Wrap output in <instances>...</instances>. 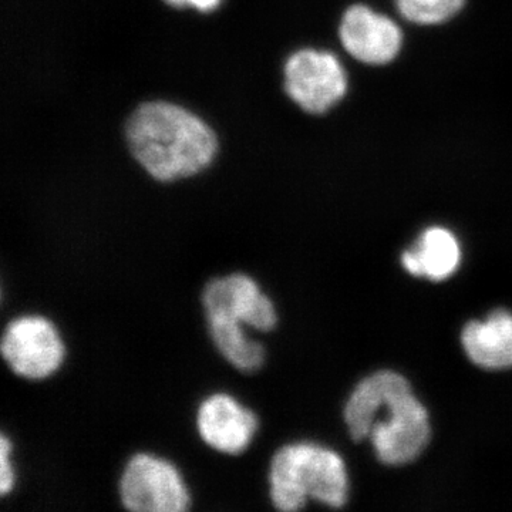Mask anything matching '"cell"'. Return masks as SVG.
I'll return each instance as SVG.
<instances>
[{
  "mask_svg": "<svg viewBox=\"0 0 512 512\" xmlns=\"http://www.w3.org/2000/svg\"><path fill=\"white\" fill-rule=\"evenodd\" d=\"M205 315L238 320L256 332H271L278 325L274 301L252 276L234 272L212 278L201 295Z\"/></svg>",
  "mask_w": 512,
  "mask_h": 512,
  "instance_id": "ba28073f",
  "label": "cell"
},
{
  "mask_svg": "<svg viewBox=\"0 0 512 512\" xmlns=\"http://www.w3.org/2000/svg\"><path fill=\"white\" fill-rule=\"evenodd\" d=\"M161 2L171 9H194L201 15H210L221 8L224 0H161Z\"/></svg>",
  "mask_w": 512,
  "mask_h": 512,
  "instance_id": "9a60e30c",
  "label": "cell"
},
{
  "mask_svg": "<svg viewBox=\"0 0 512 512\" xmlns=\"http://www.w3.org/2000/svg\"><path fill=\"white\" fill-rule=\"evenodd\" d=\"M345 421L350 437L372 440L376 456L389 466L416 460L430 441V420L409 382L382 370L362 380L349 397Z\"/></svg>",
  "mask_w": 512,
  "mask_h": 512,
  "instance_id": "7a4b0ae2",
  "label": "cell"
},
{
  "mask_svg": "<svg viewBox=\"0 0 512 512\" xmlns=\"http://www.w3.org/2000/svg\"><path fill=\"white\" fill-rule=\"evenodd\" d=\"M471 362L485 369L512 367V313L495 311L484 322L468 323L461 335Z\"/></svg>",
  "mask_w": 512,
  "mask_h": 512,
  "instance_id": "30bf717a",
  "label": "cell"
},
{
  "mask_svg": "<svg viewBox=\"0 0 512 512\" xmlns=\"http://www.w3.org/2000/svg\"><path fill=\"white\" fill-rule=\"evenodd\" d=\"M16 484V470L13 464V443L6 436L0 434V495L6 497L12 493Z\"/></svg>",
  "mask_w": 512,
  "mask_h": 512,
  "instance_id": "5bb4252c",
  "label": "cell"
},
{
  "mask_svg": "<svg viewBox=\"0 0 512 512\" xmlns=\"http://www.w3.org/2000/svg\"><path fill=\"white\" fill-rule=\"evenodd\" d=\"M393 13L413 29H439L463 16L470 0H390Z\"/></svg>",
  "mask_w": 512,
  "mask_h": 512,
  "instance_id": "4fadbf2b",
  "label": "cell"
},
{
  "mask_svg": "<svg viewBox=\"0 0 512 512\" xmlns=\"http://www.w3.org/2000/svg\"><path fill=\"white\" fill-rule=\"evenodd\" d=\"M208 335L218 353L242 373L262 369L266 359L265 346L248 335V328L238 320L225 316L205 315Z\"/></svg>",
  "mask_w": 512,
  "mask_h": 512,
  "instance_id": "7c38bea8",
  "label": "cell"
},
{
  "mask_svg": "<svg viewBox=\"0 0 512 512\" xmlns=\"http://www.w3.org/2000/svg\"><path fill=\"white\" fill-rule=\"evenodd\" d=\"M198 436L212 450L225 456H239L258 431L256 414L228 393L205 397L195 414Z\"/></svg>",
  "mask_w": 512,
  "mask_h": 512,
  "instance_id": "9c48e42d",
  "label": "cell"
},
{
  "mask_svg": "<svg viewBox=\"0 0 512 512\" xmlns=\"http://www.w3.org/2000/svg\"><path fill=\"white\" fill-rule=\"evenodd\" d=\"M128 153L158 183H175L210 168L217 133L194 111L168 100L138 104L124 123Z\"/></svg>",
  "mask_w": 512,
  "mask_h": 512,
  "instance_id": "6da1fadb",
  "label": "cell"
},
{
  "mask_svg": "<svg viewBox=\"0 0 512 512\" xmlns=\"http://www.w3.org/2000/svg\"><path fill=\"white\" fill-rule=\"evenodd\" d=\"M352 74L339 53L328 47L303 46L286 56L282 67L285 96L308 116L338 110L352 93Z\"/></svg>",
  "mask_w": 512,
  "mask_h": 512,
  "instance_id": "277c9868",
  "label": "cell"
},
{
  "mask_svg": "<svg viewBox=\"0 0 512 512\" xmlns=\"http://www.w3.org/2000/svg\"><path fill=\"white\" fill-rule=\"evenodd\" d=\"M460 258V245L453 232L430 227L421 234L416 248L404 252L402 264L409 274L440 282L457 271Z\"/></svg>",
  "mask_w": 512,
  "mask_h": 512,
  "instance_id": "8fae6325",
  "label": "cell"
},
{
  "mask_svg": "<svg viewBox=\"0 0 512 512\" xmlns=\"http://www.w3.org/2000/svg\"><path fill=\"white\" fill-rule=\"evenodd\" d=\"M404 23L367 0H352L340 12L335 36L340 49L362 69H387L406 50Z\"/></svg>",
  "mask_w": 512,
  "mask_h": 512,
  "instance_id": "5b68a950",
  "label": "cell"
},
{
  "mask_svg": "<svg viewBox=\"0 0 512 512\" xmlns=\"http://www.w3.org/2000/svg\"><path fill=\"white\" fill-rule=\"evenodd\" d=\"M119 500L133 512H185L192 498L183 474L167 458L137 453L128 458L119 478Z\"/></svg>",
  "mask_w": 512,
  "mask_h": 512,
  "instance_id": "8992f818",
  "label": "cell"
},
{
  "mask_svg": "<svg viewBox=\"0 0 512 512\" xmlns=\"http://www.w3.org/2000/svg\"><path fill=\"white\" fill-rule=\"evenodd\" d=\"M0 353L16 376L39 382L62 367L66 346L52 320L32 313L9 320L3 329Z\"/></svg>",
  "mask_w": 512,
  "mask_h": 512,
  "instance_id": "52a82bcc",
  "label": "cell"
},
{
  "mask_svg": "<svg viewBox=\"0 0 512 512\" xmlns=\"http://www.w3.org/2000/svg\"><path fill=\"white\" fill-rule=\"evenodd\" d=\"M269 500L276 510L293 512L309 500L332 508L348 501V473L335 451L313 443L278 448L268 470Z\"/></svg>",
  "mask_w": 512,
  "mask_h": 512,
  "instance_id": "3957f363",
  "label": "cell"
}]
</instances>
